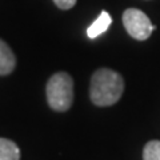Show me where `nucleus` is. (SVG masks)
Masks as SVG:
<instances>
[{
	"label": "nucleus",
	"instance_id": "1",
	"mask_svg": "<svg viewBox=\"0 0 160 160\" xmlns=\"http://www.w3.org/2000/svg\"><path fill=\"white\" fill-rule=\"evenodd\" d=\"M124 92V79L119 72L100 68L92 75L89 98L95 106L108 107L118 103Z\"/></svg>",
	"mask_w": 160,
	"mask_h": 160
},
{
	"label": "nucleus",
	"instance_id": "2",
	"mask_svg": "<svg viewBox=\"0 0 160 160\" xmlns=\"http://www.w3.org/2000/svg\"><path fill=\"white\" fill-rule=\"evenodd\" d=\"M47 102L58 112H64L73 103V80L67 72L53 73L46 87Z\"/></svg>",
	"mask_w": 160,
	"mask_h": 160
},
{
	"label": "nucleus",
	"instance_id": "3",
	"mask_svg": "<svg viewBox=\"0 0 160 160\" xmlns=\"http://www.w3.org/2000/svg\"><path fill=\"white\" fill-rule=\"evenodd\" d=\"M123 23L127 32L136 40H147L155 29L149 18L136 8H128L124 11Z\"/></svg>",
	"mask_w": 160,
	"mask_h": 160
},
{
	"label": "nucleus",
	"instance_id": "4",
	"mask_svg": "<svg viewBox=\"0 0 160 160\" xmlns=\"http://www.w3.org/2000/svg\"><path fill=\"white\" fill-rule=\"evenodd\" d=\"M16 66V58L9 46L0 39V76L9 75Z\"/></svg>",
	"mask_w": 160,
	"mask_h": 160
},
{
	"label": "nucleus",
	"instance_id": "5",
	"mask_svg": "<svg viewBox=\"0 0 160 160\" xmlns=\"http://www.w3.org/2000/svg\"><path fill=\"white\" fill-rule=\"evenodd\" d=\"M112 23V18L107 11H103L99 15V18L87 28V35L89 39H96L102 33H104L109 28Z\"/></svg>",
	"mask_w": 160,
	"mask_h": 160
},
{
	"label": "nucleus",
	"instance_id": "6",
	"mask_svg": "<svg viewBox=\"0 0 160 160\" xmlns=\"http://www.w3.org/2000/svg\"><path fill=\"white\" fill-rule=\"evenodd\" d=\"M0 160H20V149L12 140L0 138Z\"/></svg>",
	"mask_w": 160,
	"mask_h": 160
},
{
	"label": "nucleus",
	"instance_id": "7",
	"mask_svg": "<svg viewBox=\"0 0 160 160\" xmlns=\"http://www.w3.org/2000/svg\"><path fill=\"white\" fill-rule=\"evenodd\" d=\"M143 160H160V142L151 140L143 149Z\"/></svg>",
	"mask_w": 160,
	"mask_h": 160
},
{
	"label": "nucleus",
	"instance_id": "8",
	"mask_svg": "<svg viewBox=\"0 0 160 160\" xmlns=\"http://www.w3.org/2000/svg\"><path fill=\"white\" fill-rule=\"evenodd\" d=\"M53 3L60 9H71L76 4V0H53Z\"/></svg>",
	"mask_w": 160,
	"mask_h": 160
}]
</instances>
